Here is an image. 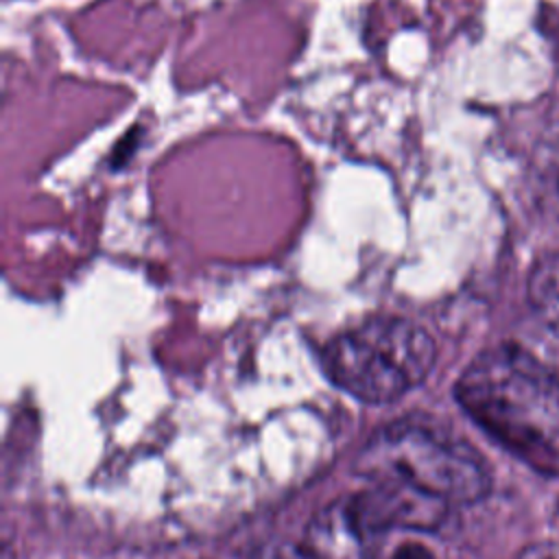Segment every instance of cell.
Returning <instances> with one entry per match:
<instances>
[{
  "label": "cell",
  "instance_id": "obj_1",
  "mask_svg": "<svg viewBox=\"0 0 559 559\" xmlns=\"http://www.w3.org/2000/svg\"><path fill=\"white\" fill-rule=\"evenodd\" d=\"M461 408L500 445L539 472L559 461V376L526 345L480 352L459 376Z\"/></svg>",
  "mask_w": 559,
  "mask_h": 559
},
{
  "label": "cell",
  "instance_id": "obj_2",
  "mask_svg": "<svg viewBox=\"0 0 559 559\" xmlns=\"http://www.w3.org/2000/svg\"><path fill=\"white\" fill-rule=\"evenodd\" d=\"M354 469L367 480H400L452 504H472L491 489L485 459L428 419H397L360 448Z\"/></svg>",
  "mask_w": 559,
  "mask_h": 559
},
{
  "label": "cell",
  "instance_id": "obj_3",
  "mask_svg": "<svg viewBox=\"0 0 559 559\" xmlns=\"http://www.w3.org/2000/svg\"><path fill=\"white\" fill-rule=\"evenodd\" d=\"M437 358L432 336L411 319L371 317L321 352L332 384L365 404H391L419 386Z\"/></svg>",
  "mask_w": 559,
  "mask_h": 559
},
{
  "label": "cell",
  "instance_id": "obj_4",
  "mask_svg": "<svg viewBox=\"0 0 559 559\" xmlns=\"http://www.w3.org/2000/svg\"><path fill=\"white\" fill-rule=\"evenodd\" d=\"M352 500L365 533L435 531L450 509L445 500L400 480H376L371 489L352 496Z\"/></svg>",
  "mask_w": 559,
  "mask_h": 559
},
{
  "label": "cell",
  "instance_id": "obj_5",
  "mask_svg": "<svg viewBox=\"0 0 559 559\" xmlns=\"http://www.w3.org/2000/svg\"><path fill=\"white\" fill-rule=\"evenodd\" d=\"M365 535L354 500L345 496L312 515L301 550L310 559H367Z\"/></svg>",
  "mask_w": 559,
  "mask_h": 559
},
{
  "label": "cell",
  "instance_id": "obj_6",
  "mask_svg": "<svg viewBox=\"0 0 559 559\" xmlns=\"http://www.w3.org/2000/svg\"><path fill=\"white\" fill-rule=\"evenodd\" d=\"M528 301L544 338L537 358L559 376V251L544 253L531 269Z\"/></svg>",
  "mask_w": 559,
  "mask_h": 559
},
{
  "label": "cell",
  "instance_id": "obj_7",
  "mask_svg": "<svg viewBox=\"0 0 559 559\" xmlns=\"http://www.w3.org/2000/svg\"><path fill=\"white\" fill-rule=\"evenodd\" d=\"M389 559H437V557L426 546H421L417 542H406V544L397 546Z\"/></svg>",
  "mask_w": 559,
  "mask_h": 559
},
{
  "label": "cell",
  "instance_id": "obj_8",
  "mask_svg": "<svg viewBox=\"0 0 559 559\" xmlns=\"http://www.w3.org/2000/svg\"><path fill=\"white\" fill-rule=\"evenodd\" d=\"M518 559H559V550L550 544H531L520 552Z\"/></svg>",
  "mask_w": 559,
  "mask_h": 559
}]
</instances>
